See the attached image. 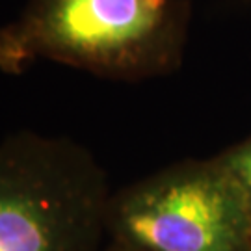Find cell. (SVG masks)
<instances>
[{
  "label": "cell",
  "instance_id": "6da1fadb",
  "mask_svg": "<svg viewBox=\"0 0 251 251\" xmlns=\"http://www.w3.org/2000/svg\"><path fill=\"white\" fill-rule=\"evenodd\" d=\"M100 182L65 140L17 132L0 142V251H93Z\"/></svg>",
  "mask_w": 251,
  "mask_h": 251
},
{
  "label": "cell",
  "instance_id": "277c9868",
  "mask_svg": "<svg viewBox=\"0 0 251 251\" xmlns=\"http://www.w3.org/2000/svg\"><path fill=\"white\" fill-rule=\"evenodd\" d=\"M227 170L238 180V184L242 186L246 196L251 201V144H248L244 149H240L236 154L231 156V160L227 164Z\"/></svg>",
  "mask_w": 251,
  "mask_h": 251
},
{
  "label": "cell",
  "instance_id": "5b68a950",
  "mask_svg": "<svg viewBox=\"0 0 251 251\" xmlns=\"http://www.w3.org/2000/svg\"><path fill=\"white\" fill-rule=\"evenodd\" d=\"M136 251H142V250H136Z\"/></svg>",
  "mask_w": 251,
  "mask_h": 251
},
{
  "label": "cell",
  "instance_id": "3957f363",
  "mask_svg": "<svg viewBox=\"0 0 251 251\" xmlns=\"http://www.w3.org/2000/svg\"><path fill=\"white\" fill-rule=\"evenodd\" d=\"M166 0H32L0 28V71L37 60L112 65L142 52L166 21Z\"/></svg>",
  "mask_w": 251,
  "mask_h": 251
},
{
  "label": "cell",
  "instance_id": "7a4b0ae2",
  "mask_svg": "<svg viewBox=\"0 0 251 251\" xmlns=\"http://www.w3.org/2000/svg\"><path fill=\"white\" fill-rule=\"evenodd\" d=\"M114 220L142 251H246L251 201L227 168L188 170L130 190Z\"/></svg>",
  "mask_w": 251,
  "mask_h": 251
}]
</instances>
